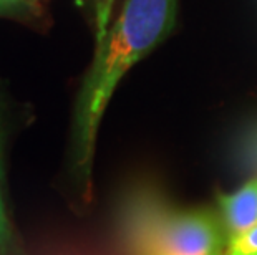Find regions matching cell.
I'll return each instance as SVG.
<instances>
[{
    "mask_svg": "<svg viewBox=\"0 0 257 255\" xmlns=\"http://www.w3.org/2000/svg\"><path fill=\"white\" fill-rule=\"evenodd\" d=\"M178 0H126L108 30L76 100L72 128L73 171L90 187L96 134L103 113L119 81L136 63L165 42L174 29Z\"/></svg>",
    "mask_w": 257,
    "mask_h": 255,
    "instance_id": "6da1fadb",
    "label": "cell"
},
{
    "mask_svg": "<svg viewBox=\"0 0 257 255\" xmlns=\"http://www.w3.org/2000/svg\"><path fill=\"white\" fill-rule=\"evenodd\" d=\"M136 255H222L227 240L221 217L211 210H166L136 204L128 220Z\"/></svg>",
    "mask_w": 257,
    "mask_h": 255,
    "instance_id": "7a4b0ae2",
    "label": "cell"
},
{
    "mask_svg": "<svg viewBox=\"0 0 257 255\" xmlns=\"http://www.w3.org/2000/svg\"><path fill=\"white\" fill-rule=\"evenodd\" d=\"M221 220L227 242L257 225V177L250 179L237 191L219 197Z\"/></svg>",
    "mask_w": 257,
    "mask_h": 255,
    "instance_id": "3957f363",
    "label": "cell"
},
{
    "mask_svg": "<svg viewBox=\"0 0 257 255\" xmlns=\"http://www.w3.org/2000/svg\"><path fill=\"white\" fill-rule=\"evenodd\" d=\"M227 255H257V225L227 242Z\"/></svg>",
    "mask_w": 257,
    "mask_h": 255,
    "instance_id": "277c9868",
    "label": "cell"
},
{
    "mask_svg": "<svg viewBox=\"0 0 257 255\" xmlns=\"http://www.w3.org/2000/svg\"><path fill=\"white\" fill-rule=\"evenodd\" d=\"M95 4V25H96V45L105 40L114 0H93Z\"/></svg>",
    "mask_w": 257,
    "mask_h": 255,
    "instance_id": "5b68a950",
    "label": "cell"
},
{
    "mask_svg": "<svg viewBox=\"0 0 257 255\" xmlns=\"http://www.w3.org/2000/svg\"><path fill=\"white\" fill-rule=\"evenodd\" d=\"M10 245H12V230H10V224L5 214L2 194H0V255H7Z\"/></svg>",
    "mask_w": 257,
    "mask_h": 255,
    "instance_id": "8992f818",
    "label": "cell"
},
{
    "mask_svg": "<svg viewBox=\"0 0 257 255\" xmlns=\"http://www.w3.org/2000/svg\"><path fill=\"white\" fill-rule=\"evenodd\" d=\"M22 9V0H0V17L17 15Z\"/></svg>",
    "mask_w": 257,
    "mask_h": 255,
    "instance_id": "52a82bcc",
    "label": "cell"
},
{
    "mask_svg": "<svg viewBox=\"0 0 257 255\" xmlns=\"http://www.w3.org/2000/svg\"><path fill=\"white\" fill-rule=\"evenodd\" d=\"M4 179V164H2V151H0V181Z\"/></svg>",
    "mask_w": 257,
    "mask_h": 255,
    "instance_id": "ba28073f",
    "label": "cell"
}]
</instances>
